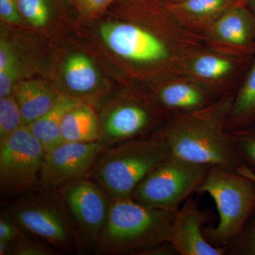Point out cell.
<instances>
[{"label":"cell","instance_id":"cell-1","mask_svg":"<svg viewBox=\"0 0 255 255\" xmlns=\"http://www.w3.org/2000/svg\"><path fill=\"white\" fill-rule=\"evenodd\" d=\"M126 21L100 28L106 44L132 66L147 69L155 80L184 74L188 60L204 48L199 36L183 27L162 1L157 0L149 23Z\"/></svg>","mask_w":255,"mask_h":255},{"label":"cell","instance_id":"cell-2","mask_svg":"<svg viewBox=\"0 0 255 255\" xmlns=\"http://www.w3.org/2000/svg\"><path fill=\"white\" fill-rule=\"evenodd\" d=\"M234 97L224 96L203 110L169 118L159 132L171 155L192 163L238 172L244 165L226 129Z\"/></svg>","mask_w":255,"mask_h":255},{"label":"cell","instance_id":"cell-3","mask_svg":"<svg viewBox=\"0 0 255 255\" xmlns=\"http://www.w3.org/2000/svg\"><path fill=\"white\" fill-rule=\"evenodd\" d=\"M174 212L144 205L132 198L112 199L97 253L144 255L151 248L170 242Z\"/></svg>","mask_w":255,"mask_h":255},{"label":"cell","instance_id":"cell-4","mask_svg":"<svg viewBox=\"0 0 255 255\" xmlns=\"http://www.w3.org/2000/svg\"><path fill=\"white\" fill-rule=\"evenodd\" d=\"M171 155L161 132L106 148L91 174L112 200L131 198L137 186Z\"/></svg>","mask_w":255,"mask_h":255},{"label":"cell","instance_id":"cell-5","mask_svg":"<svg viewBox=\"0 0 255 255\" xmlns=\"http://www.w3.org/2000/svg\"><path fill=\"white\" fill-rule=\"evenodd\" d=\"M198 194H209L215 201L219 222L204 228L211 245L224 248L242 231L255 210V179L239 172L210 167Z\"/></svg>","mask_w":255,"mask_h":255},{"label":"cell","instance_id":"cell-6","mask_svg":"<svg viewBox=\"0 0 255 255\" xmlns=\"http://www.w3.org/2000/svg\"><path fill=\"white\" fill-rule=\"evenodd\" d=\"M4 212L24 231L65 253L82 248L71 218L55 190L38 185L15 197Z\"/></svg>","mask_w":255,"mask_h":255},{"label":"cell","instance_id":"cell-7","mask_svg":"<svg viewBox=\"0 0 255 255\" xmlns=\"http://www.w3.org/2000/svg\"><path fill=\"white\" fill-rule=\"evenodd\" d=\"M209 169L171 155L142 181L131 198L144 205L174 212L198 194Z\"/></svg>","mask_w":255,"mask_h":255},{"label":"cell","instance_id":"cell-8","mask_svg":"<svg viewBox=\"0 0 255 255\" xmlns=\"http://www.w3.org/2000/svg\"><path fill=\"white\" fill-rule=\"evenodd\" d=\"M46 151L26 126L0 142V192L14 198L41 184Z\"/></svg>","mask_w":255,"mask_h":255},{"label":"cell","instance_id":"cell-9","mask_svg":"<svg viewBox=\"0 0 255 255\" xmlns=\"http://www.w3.org/2000/svg\"><path fill=\"white\" fill-rule=\"evenodd\" d=\"M168 119L150 95L131 96L105 114L98 142L106 149L149 136L158 132Z\"/></svg>","mask_w":255,"mask_h":255},{"label":"cell","instance_id":"cell-10","mask_svg":"<svg viewBox=\"0 0 255 255\" xmlns=\"http://www.w3.org/2000/svg\"><path fill=\"white\" fill-rule=\"evenodd\" d=\"M55 191L68 210L81 246L97 248L110 214V196L88 177Z\"/></svg>","mask_w":255,"mask_h":255},{"label":"cell","instance_id":"cell-11","mask_svg":"<svg viewBox=\"0 0 255 255\" xmlns=\"http://www.w3.org/2000/svg\"><path fill=\"white\" fill-rule=\"evenodd\" d=\"M253 56L225 54L204 46L188 60L184 74L199 82L217 98L236 95Z\"/></svg>","mask_w":255,"mask_h":255},{"label":"cell","instance_id":"cell-12","mask_svg":"<svg viewBox=\"0 0 255 255\" xmlns=\"http://www.w3.org/2000/svg\"><path fill=\"white\" fill-rule=\"evenodd\" d=\"M104 150L99 142H63L45 155L41 185L56 190L88 177Z\"/></svg>","mask_w":255,"mask_h":255},{"label":"cell","instance_id":"cell-13","mask_svg":"<svg viewBox=\"0 0 255 255\" xmlns=\"http://www.w3.org/2000/svg\"><path fill=\"white\" fill-rule=\"evenodd\" d=\"M200 38L209 49L236 56H253L255 19L240 1L219 16Z\"/></svg>","mask_w":255,"mask_h":255},{"label":"cell","instance_id":"cell-14","mask_svg":"<svg viewBox=\"0 0 255 255\" xmlns=\"http://www.w3.org/2000/svg\"><path fill=\"white\" fill-rule=\"evenodd\" d=\"M154 81L150 95L169 119L203 110L220 99L184 74Z\"/></svg>","mask_w":255,"mask_h":255},{"label":"cell","instance_id":"cell-15","mask_svg":"<svg viewBox=\"0 0 255 255\" xmlns=\"http://www.w3.org/2000/svg\"><path fill=\"white\" fill-rule=\"evenodd\" d=\"M212 220L209 210L201 209L199 200L191 196L174 212L170 243L177 255H226L224 248L211 245L204 234Z\"/></svg>","mask_w":255,"mask_h":255},{"label":"cell","instance_id":"cell-16","mask_svg":"<svg viewBox=\"0 0 255 255\" xmlns=\"http://www.w3.org/2000/svg\"><path fill=\"white\" fill-rule=\"evenodd\" d=\"M240 0H173L163 2L178 22L200 37L223 13Z\"/></svg>","mask_w":255,"mask_h":255},{"label":"cell","instance_id":"cell-17","mask_svg":"<svg viewBox=\"0 0 255 255\" xmlns=\"http://www.w3.org/2000/svg\"><path fill=\"white\" fill-rule=\"evenodd\" d=\"M14 96L22 115L23 125L40 118L55 105L58 95L40 80H28L15 85Z\"/></svg>","mask_w":255,"mask_h":255},{"label":"cell","instance_id":"cell-18","mask_svg":"<svg viewBox=\"0 0 255 255\" xmlns=\"http://www.w3.org/2000/svg\"><path fill=\"white\" fill-rule=\"evenodd\" d=\"M82 101L66 95H60L53 107L42 117L26 126L35 137L41 142L48 152L63 143L60 127L65 114Z\"/></svg>","mask_w":255,"mask_h":255},{"label":"cell","instance_id":"cell-19","mask_svg":"<svg viewBox=\"0 0 255 255\" xmlns=\"http://www.w3.org/2000/svg\"><path fill=\"white\" fill-rule=\"evenodd\" d=\"M60 132L63 142H98L100 125L94 109L83 102L68 111L62 121Z\"/></svg>","mask_w":255,"mask_h":255},{"label":"cell","instance_id":"cell-20","mask_svg":"<svg viewBox=\"0 0 255 255\" xmlns=\"http://www.w3.org/2000/svg\"><path fill=\"white\" fill-rule=\"evenodd\" d=\"M255 124V54L233 100L226 122L228 132L246 128Z\"/></svg>","mask_w":255,"mask_h":255},{"label":"cell","instance_id":"cell-21","mask_svg":"<svg viewBox=\"0 0 255 255\" xmlns=\"http://www.w3.org/2000/svg\"><path fill=\"white\" fill-rule=\"evenodd\" d=\"M63 76L67 87L77 95L91 93L98 85V74L95 65L81 53L67 58L63 65Z\"/></svg>","mask_w":255,"mask_h":255},{"label":"cell","instance_id":"cell-22","mask_svg":"<svg viewBox=\"0 0 255 255\" xmlns=\"http://www.w3.org/2000/svg\"><path fill=\"white\" fill-rule=\"evenodd\" d=\"M230 133L238 157L244 165L238 172L255 179V124Z\"/></svg>","mask_w":255,"mask_h":255},{"label":"cell","instance_id":"cell-23","mask_svg":"<svg viewBox=\"0 0 255 255\" xmlns=\"http://www.w3.org/2000/svg\"><path fill=\"white\" fill-rule=\"evenodd\" d=\"M18 74L17 60L4 39L0 42V98L12 95Z\"/></svg>","mask_w":255,"mask_h":255},{"label":"cell","instance_id":"cell-24","mask_svg":"<svg viewBox=\"0 0 255 255\" xmlns=\"http://www.w3.org/2000/svg\"><path fill=\"white\" fill-rule=\"evenodd\" d=\"M23 125L22 115L14 95L0 98V142Z\"/></svg>","mask_w":255,"mask_h":255},{"label":"cell","instance_id":"cell-25","mask_svg":"<svg viewBox=\"0 0 255 255\" xmlns=\"http://www.w3.org/2000/svg\"><path fill=\"white\" fill-rule=\"evenodd\" d=\"M224 249L226 255H255V210L237 237Z\"/></svg>","mask_w":255,"mask_h":255},{"label":"cell","instance_id":"cell-26","mask_svg":"<svg viewBox=\"0 0 255 255\" xmlns=\"http://www.w3.org/2000/svg\"><path fill=\"white\" fill-rule=\"evenodd\" d=\"M22 17L33 26L42 27L48 23L50 8L48 0H17Z\"/></svg>","mask_w":255,"mask_h":255},{"label":"cell","instance_id":"cell-27","mask_svg":"<svg viewBox=\"0 0 255 255\" xmlns=\"http://www.w3.org/2000/svg\"><path fill=\"white\" fill-rule=\"evenodd\" d=\"M12 246V255H56L50 247L45 243L23 235Z\"/></svg>","mask_w":255,"mask_h":255},{"label":"cell","instance_id":"cell-28","mask_svg":"<svg viewBox=\"0 0 255 255\" xmlns=\"http://www.w3.org/2000/svg\"><path fill=\"white\" fill-rule=\"evenodd\" d=\"M23 229L9 215L1 212L0 216V241L14 244L23 235Z\"/></svg>","mask_w":255,"mask_h":255},{"label":"cell","instance_id":"cell-29","mask_svg":"<svg viewBox=\"0 0 255 255\" xmlns=\"http://www.w3.org/2000/svg\"><path fill=\"white\" fill-rule=\"evenodd\" d=\"M0 16L7 23H21L22 16L18 10L17 0H0Z\"/></svg>","mask_w":255,"mask_h":255},{"label":"cell","instance_id":"cell-30","mask_svg":"<svg viewBox=\"0 0 255 255\" xmlns=\"http://www.w3.org/2000/svg\"><path fill=\"white\" fill-rule=\"evenodd\" d=\"M116 0H89L87 4L86 13H94L105 9L111 3L114 2Z\"/></svg>","mask_w":255,"mask_h":255},{"label":"cell","instance_id":"cell-31","mask_svg":"<svg viewBox=\"0 0 255 255\" xmlns=\"http://www.w3.org/2000/svg\"><path fill=\"white\" fill-rule=\"evenodd\" d=\"M0 255H12V246L11 243L0 241Z\"/></svg>","mask_w":255,"mask_h":255},{"label":"cell","instance_id":"cell-32","mask_svg":"<svg viewBox=\"0 0 255 255\" xmlns=\"http://www.w3.org/2000/svg\"><path fill=\"white\" fill-rule=\"evenodd\" d=\"M242 4L249 10L255 19V0H240Z\"/></svg>","mask_w":255,"mask_h":255},{"label":"cell","instance_id":"cell-33","mask_svg":"<svg viewBox=\"0 0 255 255\" xmlns=\"http://www.w3.org/2000/svg\"><path fill=\"white\" fill-rule=\"evenodd\" d=\"M71 1L78 6L79 9L82 10L84 12H85L87 4H88L89 0H71Z\"/></svg>","mask_w":255,"mask_h":255},{"label":"cell","instance_id":"cell-34","mask_svg":"<svg viewBox=\"0 0 255 255\" xmlns=\"http://www.w3.org/2000/svg\"><path fill=\"white\" fill-rule=\"evenodd\" d=\"M158 1H162V2H167V1H173V0H158Z\"/></svg>","mask_w":255,"mask_h":255},{"label":"cell","instance_id":"cell-35","mask_svg":"<svg viewBox=\"0 0 255 255\" xmlns=\"http://www.w3.org/2000/svg\"><path fill=\"white\" fill-rule=\"evenodd\" d=\"M253 179H254V178H253Z\"/></svg>","mask_w":255,"mask_h":255}]
</instances>
